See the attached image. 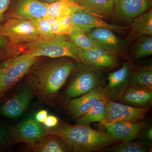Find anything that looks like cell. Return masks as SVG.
I'll return each instance as SVG.
<instances>
[{
  "instance_id": "6da1fadb",
  "label": "cell",
  "mask_w": 152,
  "mask_h": 152,
  "mask_svg": "<svg viewBox=\"0 0 152 152\" xmlns=\"http://www.w3.org/2000/svg\"><path fill=\"white\" fill-rule=\"evenodd\" d=\"M47 129L48 134L61 138L71 152L99 151L120 142L107 132L93 129L89 125L61 124Z\"/></svg>"
},
{
  "instance_id": "7a4b0ae2",
  "label": "cell",
  "mask_w": 152,
  "mask_h": 152,
  "mask_svg": "<svg viewBox=\"0 0 152 152\" xmlns=\"http://www.w3.org/2000/svg\"><path fill=\"white\" fill-rule=\"evenodd\" d=\"M8 58L20 54L26 58L45 56L51 58L67 57L82 63L79 50L68 35H58L53 39H38L19 45L8 44Z\"/></svg>"
},
{
  "instance_id": "3957f363",
  "label": "cell",
  "mask_w": 152,
  "mask_h": 152,
  "mask_svg": "<svg viewBox=\"0 0 152 152\" xmlns=\"http://www.w3.org/2000/svg\"><path fill=\"white\" fill-rule=\"evenodd\" d=\"M77 62L73 59L53 60L37 66L33 71L38 86V94L44 99L55 97L67 79L75 69Z\"/></svg>"
},
{
  "instance_id": "277c9868",
  "label": "cell",
  "mask_w": 152,
  "mask_h": 152,
  "mask_svg": "<svg viewBox=\"0 0 152 152\" xmlns=\"http://www.w3.org/2000/svg\"><path fill=\"white\" fill-rule=\"evenodd\" d=\"M39 58L20 54L0 63V99L27 73Z\"/></svg>"
},
{
  "instance_id": "5b68a950",
  "label": "cell",
  "mask_w": 152,
  "mask_h": 152,
  "mask_svg": "<svg viewBox=\"0 0 152 152\" xmlns=\"http://www.w3.org/2000/svg\"><path fill=\"white\" fill-rule=\"evenodd\" d=\"M38 94L37 82L32 75L20 89L0 107V114L9 118L20 116L27 109L35 96Z\"/></svg>"
},
{
  "instance_id": "8992f818",
  "label": "cell",
  "mask_w": 152,
  "mask_h": 152,
  "mask_svg": "<svg viewBox=\"0 0 152 152\" xmlns=\"http://www.w3.org/2000/svg\"><path fill=\"white\" fill-rule=\"evenodd\" d=\"M75 70V73L66 90L65 96L67 99L80 96L96 87L103 86V79L94 68L78 63Z\"/></svg>"
},
{
  "instance_id": "52a82bcc",
  "label": "cell",
  "mask_w": 152,
  "mask_h": 152,
  "mask_svg": "<svg viewBox=\"0 0 152 152\" xmlns=\"http://www.w3.org/2000/svg\"><path fill=\"white\" fill-rule=\"evenodd\" d=\"M0 35L8 43L19 45L40 39L37 31L31 21L11 18L0 24Z\"/></svg>"
},
{
  "instance_id": "ba28073f",
  "label": "cell",
  "mask_w": 152,
  "mask_h": 152,
  "mask_svg": "<svg viewBox=\"0 0 152 152\" xmlns=\"http://www.w3.org/2000/svg\"><path fill=\"white\" fill-rule=\"evenodd\" d=\"M48 4L39 0H11L5 20L11 18L33 20L48 15Z\"/></svg>"
},
{
  "instance_id": "9c48e42d",
  "label": "cell",
  "mask_w": 152,
  "mask_h": 152,
  "mask_svg": "<svg viewBox=\"0 0 152 152\" xmlns=\"http://www.w3.org/2000/svg\"><path fill=\"white\" fill-rule=\"evenodd\" d=\"M107 121L105 125L120 122H140L151 110V107H139L106 100Z\"/></svg>"
},
{
  "instance_id": "30bf717a",
  "label": "cell",
  "mask_w": 152,
  "mask_h": 152,
  "mask_svg": "<svg viewBox=\"0 0 152 152\" xmlns=\"http://www.w3.org/2000/svg\"><path fill=\"white\" fill-rule=\"evenodd\" d=\"M48 129L32 117L19 123L12 130L13 142H23L31 150L40 139L48 134Z\"/></svg>"
},
{
  "instance_id": "8fae6325",
  "label": "cell",
  "mask_w": 152,
  "mask_h": 152,
  "mask_svg": "<svg viewBox=\"0 0 152 152\" xmlns=\"http://www.w3.org/2000/svg\"><path fill=\"white\" fill-rule=\"evenodd\" d=\"M131 66L125 62L122 67L109 74L107 84L103 87L106 99L117 102L119 101L129 86V75Z\"/></svg>"
},
{
  "instance_id": "7c38bea8",
  "label": "cell",
  "mask_w": 152,
  "mask_h": 152,
  "mask_svg": "<svg viewBox=\"0 0 152 152\" xmlns=\"http://www.w3.org/2000/svg\"><path fill=\"white\" fill-rule=\"evenodd\" d=\"M82 63L92 67L100 69H110L117 66V54L102 48L88 50L78 49Z\"/></svg>"
},
{
  "instance_id": "4fadbf2b",
  "label": "cell",
  "mask_w": 152,
  "mask_h": 152,
  "mask_svg": "<svg viewBox=\"0 0 152 152\" xmlns=\"http://www.w3.org/2000/svg\"><path fill=\"white\" fill-rule=\"evenodd\" d=\"M152 0H115L114 15L116 18L126 23L151 8Z\"/></svg>"
},
{
  "instance_id": "5bb4252c",
  "label": "cell",
  "mask_w": 152,
  "mask_h": 152,
  "mask_svg": "<svg viewBox=\"0 0 152 152\" xmlns=\"http://www.w3.org/2000/svg\"><path fill=\"white\" fill-rule=\"evenodd\" d=\"M74 24L88 33L91 30L97 28L109 29L117 32H124L129 27L110 24L104 21L101 18L91 14L81 8L72 15Z\"/></svg>"
},
{
  "instance_id": "9a60e30c",
  "label": "cell",
  "mask_w": 152,
  "mask_h": 152,
  "mask_svg": "<svg viewBox=\"0 0 152 152\" xmlns=\"http://www.w3.org/2000/svg\"><path fill=\"white\" fill-rule=\"evenodd\" d=\"M101 99H106L103 87L99 86L84 95L72 99L68 105V110L72 116L77 119L88 111Z\"/></svg>"
},
{
  "instance_id": "2e32d148",
  "label": "cell",
  "mask_w": 152,
  "mask_h": 152,
  "mask_svg": "<svg viewBox=\"0 0 152 152\" xmlns=\"http://www.w3.org/2000/svg\"><path fill=\"white\" fill-rule=\"evenodd\" d=\"M107 133L120 142L134 140L138 137L145 124L142 122L124 121L106 125Z\"/></svg>"
},
{
  "instance_id": "e0dca14e",
  "label": "cell",
  "mask_w": 152,
  "mask_h": 152,
  "mask_svg": "<svg viewBox=\"0 0 152 152\" xmlns=\"http://www.w3.org/2000/svg\"><path fill=\"white\" fill-rule=\"evenodd\" d=\"M113 31L109 29L97 28L91 30L87 35L93 42L104 48L117 54L124 53L127 43L118 37Z\"/></svg>"
},
{
  "instance_id": "ac0fdd59",
  "label": "cell",
  "mask_w": 152,
  "mask_h": 152,
  "mask_svg": "<svg viewBox=\"0 0 152 152\" xmlns=\"http://www.w3.org/2000/svg\"><path fill=\"white\" fill-rule=\"evenodd\" d=\"M122 102L139 107H151L152 90L135 86H130L121 98Z\"/></svg>"
},
{
  "instance_id": "d6986e66",
  "label": "cell",
  "mask_w": 152,
  "mask_h": 152,
  "mask_svg": "<svg viewBox=\"0 0 152 152\" xmlns=\"http://www.w3.org/2000/svg\"><path fill=\"white\" fill-rule=\"evenodd\" d=\"M80 7L101 18H110L114 15L115 0H75Z\"/></svg>"
},
{
  "instance_id": "ffe728a7",
  "label": "cell",
  "mask_w": 152,
  "mask_h": 152,
  "mask_svg": "<svg viewBox=\"0 0 152 152\" xmlns=\"http://www.w3.org/2000/svg\"><path fill=\"white\" fill-rule=\"evenodd\" d=\"M131 32L126 40L129 43L140 36L152 37V9L135 18L131 25Z\"/></svg>"
},
{
  "instance_id": "44dd1931",
  "label": "cell",
  "mask_w": 152,
  "mask_h": 152,
  "mask_svg": "<svg viewBox=\"0 0 152 152\" xmlns=\"http://www.w3.org/2000/svg\"><path fill=\"white\" fill-rule=\"evenodd\" d=\"M31 150L35 152H71L61 138L52 134H46L43 136Z\"/></svg>"
},
{
  "instance_id": "7402d4cb",
  "label": "cell",
  "mask_w": 152,
  "mask_h": 152,
  "mask_svg": "<svg viewBox=\"0 0 152 152\" xmlns=\"http://www.w3.org/2000/svg\"><path fill=\"white\" fill-rule=\"evenodd\" d=\"M106 100L98 101L88 111L77 119L76 124L90 125L91 123L97 122L105 124L107 117Z\"/></svg>"
},
{
  "instance_id": "603a6c76",
  "label": "cell",
  "mask_w": 152,
  "mask_h": 152,
  "mask_svg": "<svg viewBox=\"0 0 152 152\" xmlns=\"http://www.w3.org/2000/svg\"><path fill=\"white\" fill-rule=\"evenodd\" d=\"M81 8L75 2L69 0H60L48 4V15L56 18L72 15Z\"/></svg>"
},
{
  "instance_id": "cb8c5ba5",
  "label": "cell",
  "mask_w": 152,
  "mask_h": 152,
  "mask_svg": "<svg viewBox=\"0 0 152 152\" xmlns=\"http://www.w3.org/2000/svg\"><path fill=\"white\" fill-rule=\"evenodd\" d=\"M129 50L130 56L133 59L138 60L152 55V37L149 36H141Z\"/></svg>"
},
{
  "instance_id": "d4e9b609",
  "label": "cell",
  "mask_w": 152,
  "mask_h": 152,
  "mask_svg": "<svg viewBox=\"0 0 152 152\" xmlns=\"http://www.w3.org/2000/svg\"><path fill=\"white\" fill-rule=\"evenodd\" d=\"M130 86H135L152 89V69L145 67L133 70L131 69L129 75Z\"/></svg>"
},
{
  "instance_id": "484cf974",
  "label": "cell",
  "mask_w": 152,
  "mask_h": 152,
  "mask_svg": "<svg viewBox=\"0 0 152 152\" xmlns=\"http://www.w3.org/2000/svg\"><path fill=\"white\" fill-rule=\"evenodd\" d=\"M68 36L78 49L88 50L102 48L90 39L84 31L75 24Z\"/></svg>"
},
{
  "instance_id": "4316f807",
  "label": "cell",
  "mask_w": 152,
  "mask_h": 152,
  "mask_svg": "<svg viewBox=\"0 0 152 152\" xmlns=\"http://www.w3.org/2000/svg\"><path fill=\"white\" fill-rule=\"evenodd\" d=\"M45 18L50 23L52 32L55 35H68L75 25L72 15L59 18L47 15Z\"/></svg>"
},
{
  "instance_id": "83f0119b",
  "label": "cell",
  "mask_w": 152,
  "mask_h": 152,
  "mask_svg": "<svg viewBox=\"0 0 152 152\" xmlns=\"http://www.w3.org/2000/svg\"><path fill=\"white\" fill-rule=\"evenodd\" d=\"M103 150L110 152H150L151 149L147 143L132 141L111 145Z\"/></svg>"
},
{
  "instance_id": "f1b7e54d",
  "label": "cell",
  "mask_w": 152,
  "mask_h": 152,
  "mask_svg": "<svg viewBox=\"0 0 152 152\" xmlns=\"http://www.w3.org/2000/svg\"><path fill=\"white\" fill-rule=\"evenodd\" d=\"M37 31L40 39L50 40L55 39L56 35L52 32L50 23L45 18L31 20Z\"/></svg>"
},
{
  "instance_id": "f546056e",
  "label": "cell",
  "mask_w": 152,
  "mask_h": 152,
  "mask_svg": "<svg viewBox=\"0 0 152 152\" xmlns=\"http://www.w3.org/2000/svg\"><path fill=\"white\" fill-rule=\"evenodd\" d=\"M59 120L57 117L53 115H48L43 124L48 129L54 128L58 125Z\"/></svg>"
},
{
  "instance_id": "4dcf8cb0",
  "label": "cell",
  "mask_w": 152,
  "mask_h": 152,
  "mask_svg": "<svg viewBox=\"0 0 152 152\" xmlns=\"http://www.w3.org/2000/svg\"><path fill=\"white\" fill-rule=\"evenodd\" d=\"M11 0H0V24L5 22L4 15L8 8Z\"/></svg>"
},
{
  "instance_id": "1f68e13d",
  "label": "cell",
  "mask_w": 152,
  "mask_h": 152,
  "mask_svg": "<svg viewBox=\"0 0 152 152\" xmlns=\"http://www.w3.org/2000/svg\"><path fill=\"white\" fill-rule=\"evenodd\" d=\"M48 115V112L47 110H41L36 114L34 118L38 122L43 124Z\"/></svg>"
},
{
  "instance_id": "d6a6232c",
  "label": "cell",
  "mask_w": 152,
  "mask_h": 152,
  "mask_svg": "<svg viewBox=\"0 0 152 152\" xmlns=\"http://www.w3.org/2000/svg\"><path fill=\"white\" fill-rule=\"evenodd\" d=\"M6 136V131L4 129H0V146L4 141Z\"/></svg>"
},
{
  "instance_id": "836d02e7",
  "label": "cell",
  "mask_w": 152,
  "mask_h": 152,
  "mask_svg": "<svg viewBox=\"0 0 152 152\" xmlns=\"http://www.w3.org/2000/svg\"><path fill=\"white\" fill-rule=\"evenodd\" d=\"M8 45V42L4 37L0 35V49L6 47Z\"/></svg>"
},
{
  "instance_id": "e575fe53",
  "label": "cell",
  "mask_w": 152,
  "mask_h": 152,
  "mask_svg": "<svg viewBox=\"0 0 152 152\" xmlns=\"http://www.w3.org/2000/svg\"><path fill=\"white\" fill-rule=\"evenodd\" d=\"M145 137L147 140L152 141V129L151 127H150L147 129L145 132Z\"/></svg>"
},
{
  "instance_id": "d590c367",
  "label": "cell",
  "mask_w": 152,
  "mask_h": 152,
  "mask_svg": "<svg viewBox=\"0 0 152 152\" xmlns=\"http://www.w3.org/2000/svg\"><path fill=\"white\" fill-rule=\"evenodd\" d=\"M43 2L44 3H47L48 4H50L52 3H54L55 2L58 1L60 0H39Z\"/></svg>"
},
{
  "instance_id": "8d00e7d4",
  "label": "cell",
  "mask_w": 152,
  "mask_h": 152,
  "mask_svg": "<svg viewBox=\"0 0 152 152\" xmlns=\"http://www.w3.org/2000/svg\"><path fill=\"white\" fill-rule=\"evenodd\" d=\"M69 1H72L75 2V0H69Z\"/></svg>"
}]
</instances>
